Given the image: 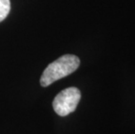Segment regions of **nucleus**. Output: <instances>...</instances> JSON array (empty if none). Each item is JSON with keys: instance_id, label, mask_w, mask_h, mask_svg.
Masks as SVG:
<instances>
[{"instance_id": "nucleus-1", "label": "nucleus", "mask_w": 135, "mask_h": 134, "mask_svg": "<svg viewBox=\"0 0 135 134\" xmlns=\"http://www.w3.org/2000/svg\"><path fill=\"white\" fill-rule=\"evenodd\" d=\"M79 64V58L75 55L66 54L60 57L45 68L40 78V85L43 87L49 86L55 81L74 72Z\"/></svg>"}, {"instance_id": "nucleus-2", "label": "nucleus", "mask_w": 135, "mask_h": 134, "mask_svg": "<svg viewBox=\"0 0 135 134\" xmlns=\"http://www.w3.org/2000/svg\"><path fill=\"white\" fill-rule=\"evenodd\" d=\"M80 98L81 93L78 88H66L55 97L52 102L53 110L59 116H67L76 110Z\"/></svg>"}, {"instance_id": "nucleus-3", "label": "nucleus", "mask_w": 135, "mask_h": 134, "mask_svg": "<svg viewBox=\"0 0 135 134\" xmlns=\"http://www.w3.org/2000/svg\"><path fill=\"white\" fill-rule=\"evenodd\" d=\"M11 10L10 0H0V22L8 16Z\"/></svg>"}]
</instances>
